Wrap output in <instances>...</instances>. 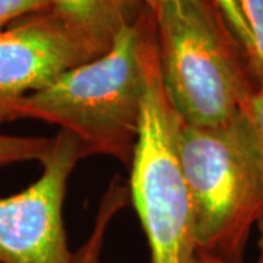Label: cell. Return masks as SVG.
Here are the masks:
<instances>
[{"label":"cell","mask_w":263,"mask_h":263,"mask_svg":"<svg viewBox=\"0 0 263 263\" xmlns=\"http://www.w3.org/2000/svg\"><path fill=\"white\" fill-rule=\"evenodd\" d=\"M155 44V12L145 6L103 56L62 73L43 89L0 101V122L32 119L57 124L75 136L85 157L105 155L130 167Z\"/></svg>","instance_id":"cell-1"},{"label":"cell","mask_w":263,"mask_h":263,"mask_svg":"<svg viewBox=\"0 0 263 263\" xmlns=\"http://www.w3.org/2000/svg\"><path fill=\"white\" fill-rule=\"evenodd\" d=\"M162 88L186 124L233 120L257 88L250 59L214 0H167L155 10Z\"/></svg>","instance_id":"cell-2"},{"label":"cell","mask_w":263,"mask_h":263,"mask_svg":"<svg viewBox=\"0 0 263 263\" xmlns=\"http://www.w3.org/2000/svg\"><path fill=\"white\" fill-rule=\"evenodd\" d=\"M177 146L197 252L243 263L250 231L263 216L262 161L245 114L211 127L181 120Z\"/></svg>","instance_id":"cell-3"},{"label":"cell","mask_w":263,"mask_h":263,"mask_svg":"<svg viewBox=\"0 0 263 263\" xmlns=\"http://www.w3.org/2000/svg\"><path fill=\"white\" fill-rule=\"evenodd\" d=\"M180 124L181 119L162 88L155 44L148 60L129 183L152 263H196L193 209L177 146Z\"/></svg>","instance_id":"cell-4"},{"label":"cell","mask_w":263,"mask_h":263,"mask_svg":"<svg viewBox=\"0 0 263 263\" xmlns=\"http://www.w3.org/2000/svg\"><path fill=\"white\" fill-rule=\"evenodd\" d=\"M82 158L75 136L60 130L40 161V179L21 193L0 199V263H72L63 203L69 177Z\"/></svg>","instance_id":"cell-5"},{"label":"cell","mask_w":263,"mask_h":263,"mask_svg":"<svg viewBox=\"0 0 263 263\" xmlns=\"http://www.w3.org/2000/svg\"><path fill=\"white\" fill-rule=\"evenodd\" d=\"M104 51L54 8L0 32V101L35 92Z\"/></svg>","instance_id":"cell-6"},{"label":"cell","mask_w":263,"mask_h":263,"mask_svg":"<svg viewBox=\"0 0 263 263\" xmlns=\"http://www.w3.org/2000/svg\"><path fill=\"white\" fill-rule=\"evenodd\" d=\"M54 9L108 51L114 38L145 9L141 0H56Z\"/></svg>","instance_id":"cell-7"},{"label":"cell","mask_w":263,"mask_h":263,"mask_svg":"<svg viewBox=\"0 0 263 263\" xmlns=\"http://www.w3.org/2000/svg\"><path fill=\"white\" fill-rule=\"evenodd\" d=\"M129 197H130L129 186L119 176H116L110 181V186L101 197L94 227L89 233V237L76 250V253H73L72 263H101V252H103L105 233L114 216L117 215V212L127 205Z\"/></svg>","instance_id":"cell-8"},{"label":"cell","mask_w":263,"mask_h":263,"mask_svg":"<svg viewBox=\"0 0 263 263\" xmlns=\"http://www.w3.org/2000/svg\"><path fill=\"white\" fill-rule=\"evenodd\" d=\"M51 143L53 138L0 135V167L21 161H41L47 155Z\"/></svg>","instance_id":"cell-9"},{"label":"cell","mask_w":263,"mask_h":263,"mask_svg":"<svg viewBox=\"0 0 263 263\" xmlns=\"http://www.w3.org/2000/svg\"><path fill=\"white\" fill-rule=\"evenodd\" d=\"M250 28L254 44L253 72L257 82H263V0H237Z\"/></svg>","instance_id":"cell-10"},{"label":"cell","mask_w":263,"mask_h":263,"mask_svg":"<svg viewBox=\"0 0 263 263\" xmlns=\"http://www.w3.org/2000/svg\"><path fill=\"white\" fill-rule=\"evenodd\" d=\"M215 5L219 8L221 13L224 15L228 27L234 32L237 40L240 41V44L243 46L247 56L250 59V63L253 67V57H254V44L253 37L250 28L246 22L245 15L241 12V8L238 5L237 0H214Z\"/></svg>","instance_id":"cell-11"},{"label":"cell","mask_w":263,"mask_h":263,"mask_svg":"<svg viewBox=\"0 0 263 263\" xmlns=\"http://www.w3.org/2000/svg\"><path fill=\"white\" fill-rule=\"evenodd\" d=\"M56 0H0V32L19 19L54 8Z\"/></svg>","instance_id":"cell-12"},{"label":"cell","mask_w":263,"mask_h":263,"mask_svg":"<svg viewBox=\"0 0 263 263\" xmlns=\"http://www.w3.org/2000/svg\"><path fill=\"white\" fill-rule=\"evenodd\" d=\"M243 114L252 130L263 167V82L257 85L253 94L250 95L243 108Z\"/></svg>","instance_id":"cell-13"},{"label":"cell","mask_w":263,"mask_h":263,"mask_svg":"<svg viewBox=\"0 0 263 263\" xmlns=\"http://www.w3.org/2000/svg\"><path fill=\"white\" fill-rule=\"evenodd\" d=\"M257 233H259V237H257V250H259V259H257V263H263V216L257 221Z\"/></svg>","instance_id":"cell-14"},{"label":"cell","mask_w":263,"mask_h":263,"mask_svg":"<svg viewBox=\"0 0 263 263\" xmlns=\"http://www.w3.org/2000/svg\"><path fill=\"white\" fill-rule=\"evenodd\" d=\"M196 263H233V262H227V260H222V259H218V257H215V256H211V254L197 252Z\"/></svg>","instance_id":"cell-15"},{"label":"cell","mask_w":263,"mask_h":263,"mask_svg":"<svg viewBox=\"0 0 263 263\" xmlns=\"http://www.w3.org/2000/svg\"><path fill=\"white\" fill-rule=\"evenodd\" d=\"M141 2L146 6V8H149L151 10L155 12V10L158 9L161 5H162L164 2H167V0H141Z\"/></svg>","instance_id":"cell-16"}]
</instances>
